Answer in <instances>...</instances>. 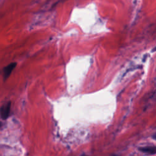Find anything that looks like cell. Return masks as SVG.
Wrapping results in <instances>:
<instances>
[{
  "mask_svg": "<svg viewBox=\"0 0 156 156\" xmlns=\"http://www.w3.org/2000/svg\"><path fill=\"white\" fill-rule=\"evenodd\" d=\"M11 109V102L8 101L4 103L0 109V116L3 120H6L9 117Z\"/></svg>",
  "mask_w": 156,
  "mask_h": 156,
  "instance_id": "obj_1",
  "label": "cell"
},
{
  "mask_svg": "<svg viewBox=\"0 0 156 156\" xmlns=\"http://www.w3.org/2000/svg\"><path fill=\"white\" fill-rule=\"evenodd\" d=\"M16 66H17V63L13 62V63H10L9 65H8L7 67H6L4 68V70H3V78H4V80H6L10 76L12 72L15 69Z\"/></svg>",
  "mask_w": 156,
  "mask_h": 156,
  "instance_id": "obj_2",
  "label": "cell"
},
{
  "mask_svg": "<svg viewBox=\"0 0 156 156\" xmlns=\"http://www.w3.org/2000/svg\"><path fill=\"white\" fill-rule=\"evenodd\" d=\"M139 151L149 155L156 154V147L155 146H145L140 147Z\"/></svg>",
  "mask_w": 156,
  "mask_h": 156,
  "instance_id": "obj_3",
  "label": "cell"
},
{
  "mask_svg": "<svg viewBox=\"0 0 156 156\" xmlns=\"http://www.w3.org/2000/svg\"><path fill=\"white\" fill-rule=\"evenodd\" d=\"M152 138H154V139H155V140H156V134H155L154 135H153V137H152Z\"/></svg>",
  "mask_w": 156,
  "mask_h": 156,
  "instance_id": "obj_4",
  "label": "cell"
},
{
  "mask_svg": "<svg viewBox=\"0 0 156 156\" xmlns=\"http://www.w3.org/2000/svg\"><path fill=\"white\" fill-rule=\"evenodd\" d=\"M152 51H156V47H155L154 48H153Z\"/></svg>",
  "mask_w": 156,
  "mask_h": 156,
  "instance_id": "obj_5",
  "label": "cell"
},
{
  "mask_svg": "<svg viewBox=\"0 0 156 156\" xmlns=\"http://www.w3.org/2000/svg\"><path fill=\"white\" fill-rule=\"evenodd\" d=\"M1 123H0V128H1Z\"/></svg>",
  "mask_w": 156,
  "mask_h": 156,
  "instance_id": "obj_6",
  "label": "cell"
}]
</instances>
